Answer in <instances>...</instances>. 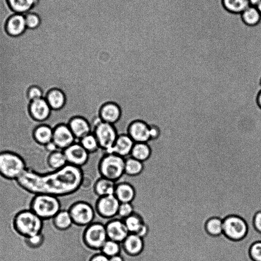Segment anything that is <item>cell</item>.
Instances as JSON below:
<instances>
[{
    "mask_svg": "<svg viewBox=\"0 0 261 261\" xmlns=\"http://www.w3.org/2000/svg\"><path fill=\"white\" fill-rule=\"evenodd\" d=\"M84 175L82 167L67 164L61 169L44 174L26 169L17 180L22 187L31 193L61 198L79 190Z\"/></svg>",
    "mask_w": 261,
    "mask_h": 261,
    "instance_id": "1",
    "label": "cell"
},
{
    "mask_svg": "<svg viewBox=\"0 0 261 261\" xmlns=\"http://www.w3.org/2000/svg\"><path fill=\"white\" fill-rule=\"evenodd\" d=\"M62 210L59 197L45 194H36L34 198L31 210L42 219L53 218Z\"/></svg>",
    "mask_w": 261,
    "mask_h": 261,
    "instance_id": "2",
    "label": "cell"
},
{
    "mask_svg": "<svg viewBox=\"0 0 261 261\" xmlns=\"http://www.w3.org/2000/svg\"><path fill=\"white\" fill-rule=\"evenodd\" d=\"M14 226L19 234L29 238L41 233L43 221L31 210H26L16 215L14 219Z\"/></svg>",
    "mask_w": 261,
    "mask_h": 261,
    "instance_id": "3",
    "label": "cell"
},
{
    "mask_svg": "<svg viewBox=\"0 0 261 261\" xmlns=\"http://www.w3.org/2000/svg\"><path fill=\"white\" fill-rule=\"evenodd\" d=\"M124 164V158L113 153H106L99 162L98 170L101 177L116 182L125 174Z\"/></svg>",
    "mask_w": 261,
    "mask_h": 261,
    "instance_id": "4",
    "label": "cell"
},
{
    "mask_svg": "<svg viewBox=\"0 0 261 261\" xmlns=\"http://www.w3.org/2000/svg\"><path fill=\"white\" fill-rule=\"evenodd\" d=\"M92 126V133L95 136L100 149L110 153L119 135L115 125L101 121L97 117Z\"/></svg>",
    "mask_w": 261,
    "mask_h": 261,
    "instance_id": "5",
    "label": "cell"
},
{
    "mask_svg": "<svg viewBox=\"0 0 261 261\" xmlns=\"http://www.w3.org/2000/svg\"><path fill=\"white\" fill-rule=\"evenodd\" d=\"M27 169L25 162L18 155L4 152L0 153V174L8 179H17Z\"/></svg>",
    "mask_w": 261,
    "mask_h": 261,
    "instance_id": "6",
    "label": "cell"
},
{
    "mask_svg": "<svg viewBox=\"0 0 261 261\" xmlns=\"http://www.w3.org/2000/svg\"><path fill=\"white\" fill-rule=\"evenodd\" d=\"M83 239L85 244L93 250H100L108 239L106 226L100 222H92L87 226Z\"/></svg>",
    "mask_w": 261,
    "mask_h": 261,
    "instance_id": "7",
    "label": "cell"
},
{
    "mask_svg": "<svg viewBox=\"0 0 261 261\" xmlns=\"http://www.w3.org/2000/svg\"><path fill=\"white\" fill-rule=\"evenodd\" d=\"M73 224L80 226H88L93 222L95 211L92 206L84 201L73 203L68 209Z\"/></svg>",
    "mask_w": 261,
    "mask_h": 261,
    "instance_id": "8",
    "label": "cell"
},
{
    "mask_svg": "<svg viewBox=\"0 0 261 261\" xmlns=\"http://www.w3.org/2000/svg\"><path fill=\"white\" fill-rule=\"evenodd\" d=\"M223 233L233 240L244 238L247 232V226L245 221L236 216L227 217L223 221Z\"/></svg>",
    "mask_w": 261,
    "mask_h": 261,
    "instance_id": "9",
    "label": "cell"
},
{
    "mask_svg": "<svg viewBox=\"0 0 261 261\" xmlns=\"http://www.w3.org/2000/svg\"><path fill=\"white\" fill-rule=\"evenodd\" d=\"M120 204L114 194L99 197L95 203V211L101 217L111 219L117 215Z\"/></svg>",
    "mask_w": 261,
    "mask_h": 261,
    "instance_id": "10",
    "label": "cell"
},
{
    "mask_svg": "<svg viewBox=\"0 0 261 261\" xmlns=\"http://www.w3.org/2000/svg\"><path fill=\"white\" fill-rule=\"evenodd\" d=\"M76 140L67 123L61 122L54 128L53 141L59 150H64Z\"/></svg>",
    "mask_w": 261,
    "mask_h": 261,
    "instance_id": "11",
    "label": "cell"
},
{
    "mask_svg": "<svg viewBox=\"0 0 261 261\" xmlns=\"http://www.w3.org/2000/svg\"><path fill=\"white\" fill-rule=\"evenodd\" d=\"M126 134L135 143H148L150 141L149 124L141 119L131 121L127 126Z\"/></svg>",
    "mask_w": 261,
    "mask_h": 261,
    "instance_id": "12",
    "label": "cell"
},
{
    "mask_svg": "<svg viewBox=\"0 0 261 261\" xmlns=\"http://www.w3.org/2000/svg\"><path fill=\"white\" fill-rule=\"evenodd\" d=\"M63 151L68 164L82 167L89 160V153L79 142H74Z\"/></svg>",
    "mask_w": 261,
    "mask_h": 261,
    "instance_id": "13",
    "label": "cell"
},
{
    "mask_svg": "<svg viewBox=\"0 0 261 261\" xmlns=\"http://www.w3.org/2000/svg\"><path fill=\"white\" fill-rule=\"evenodd\" d=\"M122 110L116 102L109 101L100 107L98 112V118L103 122L115 124L121 119Z\"/></svg>",
    "mask_w": 261,
    "mask_h": 261,
    "instance_id": "14",
    "label": "cell"
},
{
    "mask_svg": "<svg viewBox=\"0 0 261 261\" xmlns=\"http://www.w3.org/2000/svg\"><path fill=\"white\" fill-rule=\"evenodd\" d=\"M108 239L121 243L129 232L123 219H113L106 225Z\"/></svg>",
    "mask_w": 261,
    "mask_h": 261,
    "instance_id": "15",
    "label": "cell"
},
{
    "mask_svg": "<svg viewBox=\"0 0 261 261\" xmlns=\"http://www.w3.org/2000/svg\"><path fill=\"white\" fill-rule=\"evenodd\" d=\"M67 124L76 140L79 141L92 133V126L89 121L84 117L75 115L68 120Z\"/></svg>",
    "mask_w": 261,
    "mask_h": 261,
    "instance_id": "16",
    "label": "cell"
},
{
    "mask_svg": "<svg viewBox=\"0 0 261 261\" xmlns=\"http://www.w3.org/2000/svg\"><path fill=\"white\" fill-rule=\"evenodd\" d=\"M27 28L24 15L18 13L9 16L5 25L6 32L13 37L20 36L24 33Z\"/></svg>",
    "mask_w": 261,
    "mask_h": 261,
    "instance_id": "17",
    "label": "cell"
},
{
    "mask_svg": "<svg viewBox=\"0 0 261 261\" xmlns=\"http://www.w3.org/2000/svg\"><path fill=\"white\" fill-rule=\"evenodd\" d=\"M122 243L123 251L128 256H139L144 250L143 238L136 233H129Z\"/></svg>",
    "mask_w": 261,
    "mask_h": 261,
    "instance_id": "18",
    "label": "cell"
},
{
    "mask_svg": "<svg viewBox=\"0 0 261 261\" xmlns=\"http://www.w3.org/2000/svg\"><path fill=\"white\" fill-rule=\"evenodd\" d=\"M134 144V141L127 134H119L110 153L126 158L130 155Z\"/></svg>",
    "mask_w": 261,
    "mask_h": 261,
    "instance_id": "19",
    "label": "cell"
},
{
    "mask_svg": "<svg viewBox=\"0 0 261 261\" xmlns=\"http://www.w3.org/2000/svg\"><path fill=\"white\" fill-rule=\"evenodd\" d=\"M51 109L46 99L41 98L31 101L30 111L32 116L38 121H44L49 116Z\"/></svg>",
    "mask_w": 261,
    "mask_h": 261,
    "instance_id": "20",
    "label": "cell"
},
{
    "mask_svg": "<svg viewBox=\"0 0 261 261\" xmlns=\"http://www.w3.org/2000/svg\"><path fill=\"white\" fill-rule=\"evenodd\" d=\"M50 108L55 111H61L67 103V97L65 92L61 88L51 89L45 98Z\"/></svg>",
    "mask_w": 261,
    "mask_h": 261,
    "instance_id": "21",
    "label": "cell"
},
{
    "mask_svg": "<svg viewBox=\"0 0 261 261\" xmlns=\"http://www.w3.org/2000/svg\"><path fill=\"white\" fill-rule=\"evenodd\" d=\"M114 195L120 203L132 202L136 196L134 187L127 182H121L116 185Z\"/></svg>",
    "mask_w": 261,
    "mask_h": 261,
    "instance_id": "22",
    "label": "cell"
},
{
    "mask_svg": "<svg viewBox=\"0 0 261 261\" xmlns=\"http://www.w3.org/2000/svg\"><path fill=\"white\" fill-rule=\"evenodd\" d=\"M116 184L115 181L101 177L94 184V193L99 197L113 195Z\"/></svg>",
    "mask_w": 261,
    "mask_h": 261,
    "instance_id": "23",
    "label": "cell"
},
{
    "mask_svg": "<svg viewBox=\"0 0 261 261\" xmlns=\"http://www.w3.org/2000/svg\"><path fill=\"white\" fill-rule=\"evenodd\" d=\"M152 149L148 143H135L130 156L142 162H146L152 156Z\"/></svg>",
    "mask_w": 261,
    "mask_h": 261,
    "instance_id": "24",
    "label": "cell"
},
{
    "mask_svg": "<svg viewBox=\"0 0 261 261\" xmlns=\"http://www.w3.org/2000/svg\"><path fill=\"white\" fill-rule=\"evenodd\" d=\"M55 228L59 231L69 229L73 224L68 210L62 209L52 219Z\"/></svg>",
    "mask_w": 261,
    "mask_h": 261,
    "instance_id": "25",
    "label": "cell"
},
{
    "mask_svg": "<svg viewBox=\"0 0 261 261\" xmlns=\"http://www.w3.org/2000/svg\"><path fill=\"white\" fill-rule=\"evenodd\" d=\"M9 8L15 13H27L37 4L38 0H6Z\"/></svg>",
    "mask_w": 261,
    "mask_h": 261,
    "instance_id": "26",
    "label": "cell"
},
{
    "mask_svg": "<svg viewBox=\"0 0 261 261\" xmlns=\"http://www.w3.org/2000/svg\"><path fill=\"white\" fill-rule=\"evenodd\" d=\"M144 169L143 162L132 156L125 158L124 172L129 176L139 175Z\"/></svg>",
    "mask_w": 261,
    "mask_h": 261,
    "instance_id": "27",
    "label": "cell"
},
{
    "mask_svg": "<svg viewBox=\"0 0 261 261\" xmlns=\"http://www.w3.org/2000/svg\"><path fill=\"white\" fill-rule=\"evenodd\" d=\"M34 136L38 142L46 145L53 141V129L47 125L39 126L35 129Z\"/></svg>",
    "mask_w": 261,
    "mask_h": 261,
    "instance_id": "28",
    "label": "cell"
},
{
    "mask_svg": "<svg viewBox=\"0 0 261 261\" xmlns=\"http://www.w3.org/2000/svg\"><path fill=\"white\" fill-rule=\"evenodd\" d=\"M244 22L249 26H255L261 19V14L255 6H250L241 13Z\"/></svg>",
    "mask_w": 261,
    "mask_h": 261,
    "instance_id": "29",
    "label": "cell"
},
{
    "mask_svg": "<svg viewBox=\"0 0 261 261\" xmlns=\"http://www.w3.org/2000/svg\"><path fill=\"white\" fill-rule=\"evenodd\" d=\"M224 8L229 12L241 14L250 6L249 0H223Z\"/></svg>",
    "mask_w": 261,
    "mask_h": 261,
    "instance_id": "30",
    "label": "cell"
},
{
    "mask_svg": "<svg viewBox=\"0 0 261 261\" xmlns=\"http://www.w3.org/2000/svg\"><path fill=\"white\" fill-rule=\"evenodd\" d=\"M48 164L54 171L65 166L68 163L63 151L58 150L50 153L48 158Z\"/></svg>",
    "mask_w": 261,
    "mask_h": 261,
    "instance_id": "31",
    "label": "cell"
},
{
    "mask_svg": "<svg viewBox=\"0 0 261 261\" xmlns=\"http://www.w3.org/2000/svg\"><path fill=\"white\" fill-rule=\"evenodd\" d=\"M79 142L89 154L95 153L100 149L98 142L92 133L81 139Z\"/></svg>",
    "mask_w": 261,
    "mask_h": 261,
    "instance_id": "32",
    "label": "cell"
},
{
    "mask_svg": "<svg viewBox=\"0 0 261 261\" xmlns=\"http://www.w3.org/2000/svg\"><path fill=\"white\" fill-rule=\"evenodd\" d=\"M129 233H136L140 227L145 223L142 217L138 214L134 213L123 219Z\"/></svg>",
    "mask_w": 261,
    "mask_h": 261,
    "instance_id": "33",
    "label": "cell"
},
{
    "mask_svg": "<svg viewBox=\"0 0 261 261\" xmlns=\"http://www.w3.org/2000/svg\"><path fill=\"white\" fill-rule=\"evenodd\" d=\"M207 232L212 236H219L223 233V221L220 218L214 217L210 219L206 223Z\"/></svg>",
    "mask_w": 261,
    "mask_h": 261,
    "instance_id": "34",
    "label": "cell"
},
{
    "mask_svg": "<svg viewBox=\"0 0 261 261\" xmlns=\"http://www.w3.org/2000/svg\"><path fill=\"white\" fill-rule=\"evenodd\" d=\"M100 251L109 257L119 254L121 252L120 243L108 239L102 246Z\"/></svg>",
    "mask_w": 261,
    "mask_h": 261,
    "instance_id": "35",
    "label": "cell"
},
{
    "mask_svg": "<svg viewBox=\"0 0 261 261\" xmlns=\"http://www.w3.org/2000/svg\"><path fill=\"white\" fill-rule=\"evenodd\" d=\"M24 16L27 28L29 29H36L40 26L41 20L37 13L28 12Z\"/></svg>",
    "mask_w": 261,
    "mask_h": 261,
    "instance_id": "36",
    "label": "cell"
},
{
    "mask_svg": "<svg viewBox=\"0 0 261 261\" xmlns=\"http://www.w3.org/2000/svg\"><path fill=\"white\" fill-rule=\"evenodd\" d=\"M134 213V206L132 202H123L120 204L117 215L123 220Z\"/></svg>",
    "mask_w": 261,
    "mask_h": 261,
    "instance_id": "37",
    "label": "cell"
},
{
    "mask_svg": "<svg viewBox=\"0 0 261 261\" xmlns=\"http://www.w3.org/2000/svg\"><path fill=\"white\" fill-rule=\"evenodd\" d=\"M249 254L253 261H261V242L252 244L250 248Z\"/></svg>",
    "mask_w": 261,
    "mask_h": 261,
    "instance_id": "38",
    "label": "cell"
},
{
    "mask_svg": "<svg viewBox=\"0 0 261 261\" xmlns=\"http://www.w3.org/2000/svg\"><path fill=\"white\" fill-rule=\"evenodd\" d=\"M27 240L29 245L33 248H38L44 245H46L45 244L44 237L41 233L31 237L27 238Z\"/></svg>",
    "mask_w": 261,
    "mask_h": 261,
    "instance_id": "39",
    "label": "cell"
},
{
    "mask_svg": "<svg viewBox=\"0 0 261 261\" xmlns=\"http://www.w3.org/2000/svg\"><path fill=\"white\" fill-rule=\"evenodd\" d=\"M28 97L31 101L43 98V92L39 87L33 86L29 90Z\"/></svg>",
    "mask_w": 261,
    "mask_h": 261,
    "instance_id": "40",
    "label": "cell"
},
{
    "mask_svg": "<svg viewBox=\"0 0 261 261\" xmlns=\"http://www.w3.org/2000/svg\"><path fill=\"white\" fill-rule=\"evenodd\" d=\"M150 125V141L158 140L161 136V130L160 126L155 123L149 124Z\"/></svg>",
    "mask_w": 261,
    "mask_h": 261,
    "instance_id": "41",
    "label": "cell"
},
{
    "mask_svg": "<svg viewBox=\"0 0 261 261\" xmlns=\"http://www.w3.org/2000/svg\"><path fill=\"white\" fill-rule=\"evenodd\" d=\"M149 230V226L145 222L136 232V234L144 238L148 235Z\"/></svg>",
    "mask_w": 261,
    "mask_h": 261,
    "instance_id": "42",
    "label": "cell"
},
{
    "mask_svg": "<svg viewBox=\"0 0 261 261\" xmlns=\"http://www.w3.org/2000/svg\"><path fill=\"white\" fill-rule=\"evenodd\" d=\"M90 261H109V257L99 251L92 255Z\"/></svg>",
    "mask_w": 261,
    "mask_h": 261,
    "instance_id": "43",
    "label": "cell"
},
{
    "mask_svg": "<svg viewBox=\"0 0 261 261\" xmlns=\"http://www.w3.org/2000/svg\"><path fill=\"white\" fill-rule=\"evenodd\" d=\"M253 224L256 230L261 233V212L255 214L253 220Z\"/></svg>",
    "mask_w": 261,
    "mask_h": 261,
    "instance_id": "44",
    "label": "cell"
},
{
    "mask_svg": "<svg viewBox=\"0 0 261 261\" xmlns=\"http://www.w3.org/2000/svg\"><path fill=\"white\" fill-rule=\"evenodd\" d=\"M45 147L47 150L50 153L59 150L53 141L46 144Z\"/></svg>",
    "mask_w": 261,
    "mask_h": 261,
    "instance_id": "45",
    "label": "cell"
},
{
    "mask_svg": "<svg viewBox=\"0 0 261 261\" xmlns=\"http://www.w3.org/2000/svg\"><path fill=\"white\" fill-rule=\"evenodd\" d=\"M109 261H124L123 256L120 254L109 257Z\"/></svg>",
    "mask_w": 261,
    "mask_h": 261,
    "instance_id": "46",
    "label": "cell"
},
{
    "mask_svg": "<svg viewBox=\"0 0 261 261\" xmlns=\"http://www.w3.org/2000/svg\"><path fill=\"white\" fill-rule=\"evenodd\" d=\"M256 101L258 106L261 109V90L257 94Z\"/></svg>",
    "mask_w": 261,
    "mask_h": 261,
    "instance_id": "47",
    "label": "cell"
},
{
    "mask_svg": "<svg viewBox=\"0 0 261 261\" xmlns=\"http://www.w3.org/2000/svg\"><path fill=\"white\" fill-rule=\"evenodd\" d=\"M250 5L255 6L261 0H249Z\"/></svg>",
    "mask_w": 261,
    "mask_h": 261,
    "instance_id": "48",
    "label": "cell"
},
{
    "mask_svg": "<svg viewBox=\"0 0 261 261\" xmlns=\"http://www.w3.org/2000/svg\"><path fill=\"white\" fill-rule=\"evenodd\" d=\"M261 14V1L255 6Z\"/></svg>",
    "mask_w": 261,
    "mask_h": 261,
    "instance_id": "49",
    "label": "cell"
},
{
    "mask_svg": "<svg viewBox=\"0 0 261 261\" xmlns=\"http://www.w3.org/2000/svg\"><path fill=\"white\" fill-rule=\"evenodd\" d=\"M259 84H260V86L261 87V77H260V80H259Z\"/></svg>",
    "mask_w": 261,
    "mask_h": 261,
    "instance_id": "50",
    "label": "cell"
}]
</instances>
